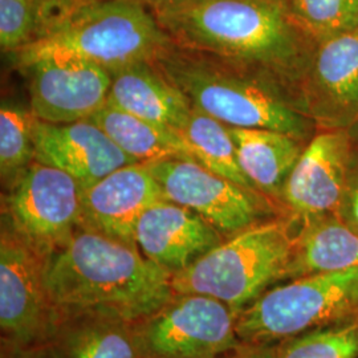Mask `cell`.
<instances>
[{
    "label": "cell",
    "instance_id": "obj_1",
    "mask_svg": "<svg viewBox=\"0 0 358 358\" xmlns=\"http://www.w3.org/2000/svg\"><path fill=\"white\" fill-rule=\"evenodd\" d=\"M149 8L176 45L266 72L300 99L317 43L288 0H169Z\"/></svg>",
    "mask_w": 358,
    "mask_h": 358
},
{
    "label": "cell",
    "instance_id": "obj_2",
    "mask_svg": "<svg viewBox=\"0 0 358 358\" xmlns=\"http://www.w3.org/2000/svg\"><path fill=\"white\" fill-rule=\"evenodd\" d=\"M43 280L55 315L97 313L134 324L176 294L171 273L137 245L83 226L45 256Z\"/></svg>",
    "mask_w": 358,
    "mask_h": 358
},
{
    "label": "cell",
    "instance_id": "obj_3",
    "mask_svg": "<svg viewBox=\"0 0 358 358\" xmlns=\"http://www.w3.org/2000/svg\"><path fill=\"white\" fill-rule=\"evenodd\" d=\"M152 63L192 106L227 127L276 130L304 142L317 131L299 96L266 72L174 43Z\"/></svg>",
    "mask_w": 358,
    "mask_h": 358
},
{
    "label": "cell",
    "instance_id": "obj_4",
    "mask_svg": "<svg viewBox=\"0 0 358 358\" xmlns=\"http://www.w3.org/2000/svg\"><path fill=\"white\" fill-rule=\"evenodd\" d=\"M150 8L134 0H81L11 56L17 66L50 55H69L118 66L152 62L171 44Z\"/></svg>",
    "mask_w": 358,
    "mask_h": 358
},
{
    "label": "cell",
    "instance_id": "obj_5",
    "mask_svg": "<svg viewBox=\"0 0 358 358\" xmlns=\"http://www.w3.org/2000/svg\"><path fill=\"white\" fill-rule=\"evenodd\" d=\"M297 231L287 217L242 231L171 275L173 289L215 297L238 316L275 284L288 279Z\"/></svg>",
    "mask_w": 358,
    "mask_h": 358
},
{
    "label": "cell",
    "instance_id": "obj_6",
    "mask_svg": "<svg viewBox=\"0 0 358 358\" xmlns=\"http://www.w3.org/2000/svg\"><path fill=\"white\" fill-rule=\"evenodd\" d=\"M352 320H358V268L324 271L269 288L238 315L236 332L245 345H268Z\"/></svg>",
    "mask_w": 358,
    "mask_h": 358
},
{
    "label": "cell",
    "instance_id": "obj_7",
    "mask_svg": "<svg viewBox=\"0 0 358 358\" xmlns=\"http://www.w3.org/2000/svg\"><path fill=\"white\" fill-rule=\"evenodd\" d=\"M236 313L206 294H176L166 306L136 324L145 358H217L245 344Z\"/></svg>",
    "mask_w": 358,
    "mask_h": 358
},
{
    "label": "cell",
    "instance_id": "obj_8",
    "mask_svg": "<svg viewBox=\"0 0 358 358\" xmlns=\"http://www.w3.org/2000/svg\"><path fill=\"white\" fill-rule=\"evenodd\" d=\"M167 199L192 208L226 239L259 223L285 217L272 199L208 170L196 161L166 158L146 162Z\"/></svg>",
    "mask_w": 358,
    "mask_h": 358
},
{
    "label": "cell",
    "instance_id": "obj_9",
    "mask_svg": "<svg viewBox=\"0 0 358 358\" xmlns=\"http://www.w3.org/2000/svg\"><path fill=\"white\" fill-rule=\"evenodd\" d=\"M83 192L68 173L35 161L7 196L13 230L41 255H50L81 226Z\"/></svg>",
    "mask_w": 358,
    "mask_h": 358
},
{
    "label": "cell",
    "instance_id": "obj_10",
    "mask_svg": "<svg viewBox=\"0 0 358 358\" xmlns=\"http://www.w3.org/2000/svg\"><path fill=\"white\" fill-rule=\"evenodd\" d=\"M45 256L16 231L1 230L0 325L3 336L19 348L38 346L51 327L55 310L44 287Z\"/></svg>",
    "mask_w": 358,
    "mask_h": 358
},
{
    "label": "cell",
    "instance_id": "obj_11",
    "mask_svg": "<svg viewBox=\"0 0 358 358\" xmlns=\"http://www.w3.org/2000/svg\"><path fill=\"white\" fill-rule=\"evenodd\" d=\"M19 69L28 78L29 112L40 121L71 124L90 120L108 100L110 71L90 60L50 55Z\"/></svg>",
    "mask_w": 358,
    "mask_h": 358
},
{
    "label": "cell",
    "instance_id": "obj_12",
    "mask_svg": "<svg viewBox=\"0 0 358 358\" xmlns=\"http://www.w3.org/2000/svg\"><path fill=\"white\" fill-rule=\"evenodd\" d=\"M353 141L343 129H317L287 180L280 207L297 227L334 217L350 171Z\"/></svg>",
    "mask_w": 358,
    "mask_h": 358
},
{
    "label": "cell",
    "instance_id": "obj_13",
    "mask_svg": "<svg viewBox=\"0 0 358 358\" xmlns=\"http://www.w3.org/2000/svg\"><path fill=\"white\" fill-rule=\"evenodd\" d=\"M300 99L317 129L349 130L357 124V28L317 43Z\"/></svg>",
    "mask_w": 358,
    "mask_h": 358
},
{
    "label": "cell",
    "instance_id": "obj_14",
    "mask_svg": "<svg viewBox=\"0 0 358 358\" xmlns=\"http://www.w3.org/2000/svg\"><path fill=\"white\" fill-rule=\"evenodd\" d=\"M35 159L57 167L88 189L120 167L137 164L90 120L50 124L32 115Z\"/></svg>",
    "mask_w": 358,
    "mask_h": 358
},
{
    "label": "cell",
    "instance_id": "obj_15",
    "mask_svg": "<svg viewBox=\"0 0 358 358\" xmlns=\"http://www.w3.org/2000/svg\"><path fill=\"white\" fill-rule=\"evenodd\" d=\"M166 199L146 164L120 167L84 189L81 226L137 245L134 235L142 214Z\"/></svg>",
    "mask_w": 358,
    "mask_h": 358
},
{
    "label": "cell",
    "instance_id": "obj_16",
    "mask_svg": "<svg viewBox=\"0 0 358 358\" xmlns=\"http://www.w3.org/2000/svg\"><path fill=\"white\" fill-rule=\"evenodd\" d=\"M134 239L143 255L174 275L226 238L192 208L166 199L142 214Z\"/></svg>",
    "mask_w": 358,
    "mask_h": 358
},
{
    "label": "cell",
    "instance_id": "obj_17",
    "mask_svg": "<svg viewBox=\"0 0 358 358\" xmlns=\"http://www.w3.org/2000/svg\"><path fill=\"white\" fill-rule=\"evenodd\" d=\"M40 358H145L136 324L97 313L55 315Z\"/></svg>",
    "mask_w": 358,
    "mask_h": 358
},
{
    "label": "cell",
    "instance_id": "obj_18",
    "mask_svg": "<svg viewBox=\"0 0 358 358\" xmlns=\"http://www.w3.org/2000/svg\"><path fill=\"white\" fill-rule=\"evenodd\" d=\"M108 103L157 125L179 131L192 105L152 62H137L110 71Z\"/></svg>",
    "mask_w": 358,
    "mask_h": 358
},
{
    "label": "cell",
    "instance_id": "obj_19",
    "mask_svg": "<svg viewBox=\"0 0 358 358\" xmlns=\"http://www.w3.org/2000/svg\"><path fill=\"white\" fill-rule=\"evenodd\" d=\"M229 128L245 177L257 192L280 206L284 186L307 142L268 129Z\"/></svg>",
    "mask_w": 358,
    "mask_h": 358
},
{
    "label": "cell",
    "instance_id": "obj_20",
    "mask_svg": "<svg viewBox=\"0 0 358 358\" xmlns=\"http://www.w3.org/2000/svg\"><path fill=\"white\" fill-rule=\"evenodd\" d=\"M90 120L103 129L122 152L138 162L166 158L196 161L190 145L177 130L130 115L108 101Z\"/></svg>",
    "mask_w": 358,
    "mask_h": 358
},
{
    "label": "cell",
    "instance_id": "obj_21",
    "mask_svg": "<svg viewBox=\"0 0 358 358\" xmlns=\"http://www.w3.org/2000/svg\"><path fill=\"white\" fill-rule=\"evenodd\" d=\"M348 268H358L357 232L336 217H322L299 229L287 280Z\"/></svg>",
    "mask_w": 358,
    "mask_h": 358
},
{
    "label": "cell",
    "instance_id": "obj_22",
    "mask_svg": "<svg viewBox=\"0 0 358 358\" xmlns=\"http://www.w3.org/2000/svg\"><path fill=\"white\" fill-rule=\"evenodd\" d=\"M178 133L190 145L196 162L243 187L256 190L238 162L235 142L226 124L192 106Z\"/></svg>",
    "mask_w": 358,
    "mask_h": 358
},
{
    "label": "cell",
    "instance_id": "obj_23",
    "mask_svg": "<svg viewBox=\"0 0 358 358\" xmlns=\"http://www.w3.org/2000/svg\"><path fill=\"white\" fill-rule=\"evenodd\" d=\"M276 348L278 358H358V320L310 329Z\"/></svg>",
    "mask_w": 358,
    "mask_h": 358
},
{
    "label": "cell",
    "instance_id": "obj_24",
    "mask_svg": "<svg viewBox=\"0 0 358 358\" xmlns=\"http://www.w3.org/2000/svg\"><path fill=\"white\" fill-rule=\"evenodd\" d=\"M32 113L1 103L0 109V171L3 182L15 183L35 162Z\"/></svg>",
    "mask_w": 358,
    "mask_h": 358
},
{
    "label": "cell",
    "instance_id": "obj_25",
    "mask_svg": "<svg viewBox=\"0 0 358 358\" xmlns=\"http://www.w3.org/2000/svg\"><path fill=\"white\" fill-rule=\"evenodd\" d=\"M296 22L316 43L356 29L358 0H288Z\"/></svg>",
    "mask_w": 358,
    "mask_h": 358
},
{
    "label": "cell",
    "instance_id": "obj_26",
    "mask_svg": "<svg viewBox=\"0 0 358 358\" xmlns=\"http://www.w3.org/2000/svg\"><path fill=\"white\" fill-rule=\"evenodd\" d=\"M38 29V0H0V45L13 53L34 41Z\"/></svg>",
    "mask_w": 358,
    "mask_h": 358
},
{
    "label": "cell",
    "instance_id": "obj_27",
    "mask_svg": "<svg viewBox=\"0 0 358 358\" xmlns=\"http://www.w3.org/2000/svg\"><path fill=\"white\" fill-rule=\"evenodd\" d=\"M334 217L348 229L358 234V170L350 169L343 198Z\"/></svg>",
    "mask_w": 358,
    "mask_h": 358
},
{
    "label": "cell",
    "instance_id": "obj_28",
    "mask_svg": "<svg viewBox=\"0 0 358 358\" xmlns=\"http://www.w3.org/2000/svg\"><path fill=\"white\" fill-rule=\"evenodd\" d=\"M224 358H278L276 344L244 345L242 349L227 355Z\"/></svg>",
    "mask_w": 358,
    "mask_h": 358
},
{
    "label": "cell",
    "instance_id": "obj_29",
    "mask_svg": "<svg viewBox=\"0 0 358 358\" xmlns=\"http://www.w3.org/2000/svg\"><path fill=\"white\" fill-rule=\"evenodd\" d=\"M350 169L352 170H358V143H353V150L350 155Z\"/></svg>",
    "mask_w": 358,
    "mask_h": 358
},
{
    "label": "cell",
    "instance_id": "obj_30",
    "mask_svg": "<svg viewBox=\"0 0 358 358\" xmlns=\"http://www.w3.org/2000/svg\"><path fill=\"white\" fill-rule=\"evenodd\" d=\"M348 133H349V136H350V138H352V141L353 143L356 145L358 143V122L356 125H353L352 128L348 130Z\"/></svg>",
    "mask_w": 358,
    "mask_h": 358
},
{
    "label": "cell",
    "instance_id": "obj_31",
    "mask_svg": "<svg viewBox=\"0 0 358 358\" xmlns=\"http://www.w3.org/2000/svg\"><path fill=\"white\" fill-rule=\"evenodd\" d=\"M134 1H138V3H142V4L148 6V7H150V6H154V4L165 3V1H169V0H134Z\"/></svg>",
    "mask_w": 358,
    "mask_h": 358
},
{
    "label": "cell",
    "instance_id": "obj_32",
    "mask_svg": "<svg viewBox=\"0 0 358 358\" xmlns=\"http://www.w3.org/2000/svg\"><path fill=\"white\" fill-rule=\"evenodd\" d=\"M357 29H358V26H357Z\"/></svg>",
    "mask_w": 358,
    "mask_h": 358
}]
</instances>
